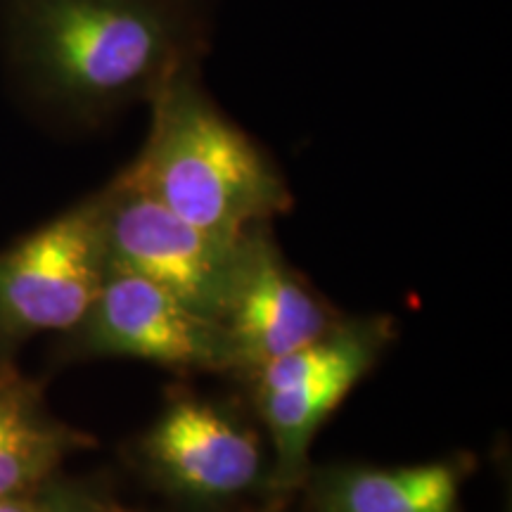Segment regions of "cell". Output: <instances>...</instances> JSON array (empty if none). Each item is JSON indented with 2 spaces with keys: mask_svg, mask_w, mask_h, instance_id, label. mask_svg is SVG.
I'll return each mask as SVG.
<instances>
[{
  "mask_svg": "<svg viewBox=\"0 0 512 512\" xmlns=\"http://www.w3.org/2000/svg\"><path fill=\"white\" fill-rule=\"evenodd\" d=\"M3 41L24 91L79 119L150 100L197 57L185 0H3Z\"/></svg>",
  "mask_w": 512,
  "mask_h": 512,
  "instance_id": "1",
  "label": "cell"
},
{
  "mask_svg": "<svg viewBox=\"0 0 512 512\" xmlns=\"http://www.w3.org/2000/svg\"><path fill=\"white\" fill-rule=\"evenodd\" d=\"M140 155L119 178L204 233L238 240L292 209V192L261 147L207 98L195 64L150 98Z\"/></svg>",
  "mask_w": 512,
  "mask_h": 512,
  "instance_id": "2",
  "label": "cell"
},
{
  "mask_svg": "<svg viewBox=\"0 0 512 512\" xmlns=\"http://www.w3.org/2000/svg\"><path fill=\"white\" fill-rule=\"evenodd\" d=\"M389 316H342L306 347L275 358L247 377L252 408L271 448L273 498L302 489L311 470V446L394 342Z\"/></svg>",
  "mask_w": 512,
  "mask_h": 512,
  "instance_id": "3",
  "label": "cell"
},
{
  "mask_svg": "<svg viewBox=\"0 0 512 512\" xmlns=\"http://www.w3.org/2000/svg\"><path fill=\"white\" fill-rule=\"evenodd\" d=\"M140 472L178 503L226 508L271 494L264 430L235 403L176 392L133 446Z\"/></svg>",
  "mask_w": 512,
  "mask_h": 512,
  "instance_id": "4",
  "label": "cell"
},
{
  "mask_svg": "<svg viewBox=\"0 0 512 512\" xmlns=\"http://www.w3.org/2000/svg\"><path fill=\"white\" fill-rule=\"evenodd\" d=\"M105 273L98 195L0 249V363L29 339L72 332Z\"/></svg>",
  "mask_w": 512,
  "mask_h": 512,
  "instance_id": "5",
  "label": "cell"
},
{
  "mask_svg": "<svg viewBox=\"0 0 512 512\" xmlns=\"http://www.w3.org/2000/svg\"><path fill=\"white\" fill-rule=\"evenodd\" d=\"M60 351L69 361L136 358L176 373H233V354L219 320L136 273L107 266L91 309Z\"/></svg>",
  "mask_w": 512,
  "mask_h": 512,
  "instance_id": "6",
  "label": "cell"
},
{
  "mask_svg": "<svg viewBox=\"0 0 512 512\" xmlns=\"http://www.w3.org/2000/svg\"><path fill=\"white\" fill-rule=\"evenodd\" d=\"M98 207L107 266L136 273L221 323L242 235L204 233L119 176L98 192Z\"/></svg>",
  "mask_w": 512,
  "mask_h": 512,
  "instance_id": "7",
  "label": "cell"
},
{
  "mask_svg": "<svg viewBox=\"0 0 512 512\" xmlns=\"http://www.w3.org/2000/svg\"><path fill=\"white\" fill-rule=\"evenodd\" d=\"M339 318L342 313L287 264L271 223L242 233L238 268L221 316L233 354L230 375L247 380L275 358L316 342Z\"/></svg>",
  "mask_w": 512,
  "mask_h": 512,
  "instance_id": "8",
  "label": "cell"
},
{
  "mask_svg": "<svg viewBox=\"0 0 512 512\" xmlns=\"http://www.w3.org/2000/svg\"><path fill=\"white\" fill-rule=\"evenodd\" d=\"M475 458L467 453L418 465L337 463L306 475L309 512H460Z\"/></svg>",
  "mask_w": 512,
  "mask_h": 512,
  "instance_id": "9",
  "label": "cell"
},
{
  "mask_svg": "<svg viewBox=\"0 0 512 512\" xmlns=\"http://www.w3.org/2000/svg\"><path fill=\"white\" fill-rule=\"evenodd\" d=\"M91 446V434L50 411L36 382L0 363V498L36 494L72 453Z\"/></svg>",
  "mask_w": 512,
  "mask_h": 512,
  "instance_id": "10",
  "label": "cell"
},
{
  "mask_svg": "<svg viewBox=\"0 0 512 512\" xmlns=\"http://www.w3.org/2000/svg\"><path fill=\"white\" fill-rule=\"evenodd\" d=\"M41 512H128L86 479H64L57 475L41 489Z\"/></svg>",
  "mask_w": 512,
  "mask_h": 512,
  "instance_id": "11",
  "label": "cell"
},
{
  "mask_svg": "<svg viewBox=\"0 0 512 512\" xmlns=\"http://www.w3.org/2000/svg\"><path fill=\"white\" fill-rule=\"evenodd\" d=\"M0 512H41V491L31 496L0 498Z\"/></svg>",
  "mask_w": 512,
  "mask_h": 512,
  "instance_id": "12",
  "label": "cell"
}]
</instances>
